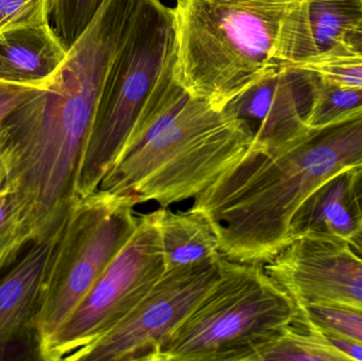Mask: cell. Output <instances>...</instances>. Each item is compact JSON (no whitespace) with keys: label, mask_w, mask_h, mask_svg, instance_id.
<instances>
[{"label":"cell","mask_w":362,"mask_h":361,"mask_svg":"<svg viewBox=\"0 0 362 361\" xmlns=\"http://www.w3.org/2000/svg\"><path fill=\"white\" fill-rule=\"evenodd\" d=\"M138 2L104 0L53 82L0 121L6 184L40 237L57 232L81 199L78 180L98 104Z\"/></svg>","instance_id":"6da1fadb"},{"label":"cell","mask_w":362,"mask_h":361,"mask_svg":"<svg viewBox=\"0 0 362 361\" xmlns=\"http://www.w3.org/2000/svg\"><path fill=\"white\" fill-rule=\"evenodd\" d=\"M362 167V107L308 127L276 150H249L194 199L189 209L210 223L223 258L265 265L291 244V220L323 182Z\"/></svg>","instance_id":"7a4b0ae2"},{"label":"cell","mask_w":362,"mask_h":361,"mask_svg":"<svg viewBox=\"0 0 362 361\" xmlns=\"http://www.w3.org/2000/svg\"><path fill=\"white\" fill-rule=\"evenodd\" d=\"M300 0H176V74L221 110L278 65L281 25Z\"/></svg>","instance_id":"3957f363"},{"label":"cell","mask_w":362,"mask_h":361,"mask_svg":"<svg viewBox=\"0 0 362 361\" xmlns=\"http://www.w3.org/2000/svg\"><path fill=\"white\" fill-rule=\"evenodd\" d=\"M255 136L229 110L189 97L133 154L115 163L99 189L160 208L195 199L249 150Z\"/></svg>","instance_id":"277c9868"},{"label":"cell","mask_w":362,"mask_h":361,"mask_svg":"<svg viewBox=\"0 0 362 361\" xmlns=\"http://www.w3.org/2000/svg\"><path fill=\"white\" fill-rule=\"evenodd\" d=\"M297 305L264 268L221 259V276L163 343L156 361H251Z\"/></svg>","instance_id":"5b68a950"},{"label":"cell","mask_w":362,"mask_h":361,"mask_svg":"<svg viewBox=\"0 0 362 361\" xmlns=\"http://www.w3.org/2000/svg\"><path fill=\"white\" fill-rule=\"evenodd\" d=\"M174 48L173 8L161 0H139L98 104L78 180L80 199L95 192L118 160Z\"/></svg>","instance_id":"8992f818"},{"label":"cell","mask_w":362,"mask_h":361,"mask_svg":"<svg viewBox=\"0 0 362 361\" xmlns=\"http://www.w3.org/2000/svg\"><path fill=\"white\" fill-rule=\"evenodd\" d=\"M133 197L98 189L81 199L62 228L42 284L35 329L42 345L63 326L139 224Z\"/></svg>","instance_id":"52a82bcc"},{"label":"cell","mask_w":362,"mask_h":361,"mask_svg":"<svg viewBox=\"0 0 362 361\" xmlns=\"http://www.w3.org/2000/svg\"><path fill=\"white\" fill-rule=\"evenodd\" d=\"M155 211L140 215L127 245L117 254L63 326L42 345L40 360H67L107 334L165 273Z\"/></svg>","instance_id":"ba28073f"},{"label":"cell","mask_w":362,"mask_h":361,"mask_svg":"<svg viewBox=\"0 0 362 361\" xmlns=\"http://www.w3.org/2000/svg\"><path fill=\"white\" fill-rule=\"evenodd\" d=\"M223 256L170 269L107 334L70 361H156L163 343L221 276Z\"/></svg>","instance_id":"9c48e42d"},{"label":"cell","mask_w":362,"mask_h":361,"mask_svg":"<svg viewBox=\"0 0 362 361\" xmlns=\"http://www.w3.org/2000/svg\"><path fill=\"white\" fill-rule=\"evenodd\" d=\"M264 268L296 305L331 303L362 311V258L346 242L305 235Z\"/></svg>","instance_id":"30bf717a"},{"label":"cell","mask_w":362,"mask_h":361,"mask_svg":"<svg viewBox=\"0 0 362 361\" xmlns=\"http://www.w3.org/2000/svg\"><path fill=\"white\" fill-rule=\"evenodd\" d=\"M319 76L295 66H274L225 110L246 121L257 150H276L302 135L314 102Z\"/></svg>","instance_id":"8fae6325"},{"label":"cell","mask_w":362,"mask_h":361,"mask_svg":"<svg viewBox=\"0 0 362 361\" xmlns=\"http://www.w3.org/2000/svg\"><path fill=\"white\" fill-rule=\"evenodd\" d=\"M361 25L362 0H300L281 25L276 63L297 65L329 52Z\"/></svg>","instance_id":"7c38bea8"},{"label":"cell","mask_w":362,"mask_h":361,"mask_svg":"<svg viewBox=\"0 0 362 361\" xmlns=\"http://www.w3.org/2000/svg\"><path fill=\"white\" fill-rule=\"evenodd\" d=\"M59 232L34 242L0 275V349L19 339L37 337L34 324L45 276Z\"/></svg>","instance_id":"4fadbf2b"},{"label":"cell","mask_w":362,"mask_h":361,"mask_svg":"<svg viewBox=\"0 0 362 361\" xmlns=\"http://www.w3.org/2000/svg\"><path fill=\"white\" fill-rule=\"evenodd\" d=\"M359 167L335 174L304 199L291 220V244L305 235L350 244L362 216L355 192Z\"/></svg>","instance_id":"5bb4252c"},{"label":"cell","mask_w":362,"mask_h":361,"mask_svg":"<svg viewBox=\"0 0 362 361\" xmlns=\"http://www.w3.org/2000/svg\"><path fill=\"white\" fill-rule=\"evenodd\" d=\"M68 47L50 23L0 34V82L46 89L67 59Z\"/></svg>","instance_id":"9a60e30c"},{"label":"cell","mask_w":362,"mask_h":361,"mask_svg":"<svg viewBox=\"0 0 362 361\" xmlns=\"http://www.w3.org/2000/svg\"><path fill=\"white\" fill-rule=\"evenodd\" d=\"M155 214L167 271L221 256L216 235L199 212L191 209L175 212L160 208Z\"/></svg>","instance_id":"2e32d148"},{"label":"cell","mask_w":362,"mask_h":361,"mask_svg":"<svg viewBox=\"0 0 362 361\" xmlns=\"http://www.w3.org/2000/svg\"><path fill=\"white\" fill-rule=\"evenodd\" d=\"M350 361L313 329L291 326L264 343L251 361Z\"/></svg>","instance_id":"e0dca14e"},{"label":"cell","mask_w":362,"mask_h":361,"mask_svg":"<svg viewBox=\"0 0 362 361\" xmlns=\"http://www.w3.org/2000/svg\"><path fill=\"white\" fill-rule=\"evenodd\" d=\"M38 241L25 206L8 186L0 190V275Z\"/></svg>","instance_id":"ac0fdd59"},{"label":"cell","mask_w":362,"mask_h":361,"mask_svg":"<svg viewBox=\"0 0 362 361\" xmlns=\"http://www.w3.org/2000/svg\"><path fill=\"white\" fill-rule=\"evenodd\" d=\"M295 326L333 333L362 343V311L341 304L297 305Z\"/></svg>","instance_id":"d6986e66"},{"label":"cell","mask_w":362,"mask_h":361,"mask_svg":"<svg viewBox=\"0 0 362 361\" xmlns=\"http://www.w3.org/2000/svg\"><path fill=\"white\" fill-rule=\"evenodd\" d=\"M361 107L362 88L341 86L319 76L308 126H323Z\"/></svg>","instance_id":"ffe728a7"},{"label":"cell","mask_w":362,"mask_h":361,"mask_svg":"<svg viewBox=\"0 0 362 361\" xmlns=\"http://www.w3.org/2000/svg\"><path fill=\"white\" fill-rule=\"evenodd\" d=\"M293 66L310 70L321 78L341 86L362 88V54L344 45Z\"/></svg>","instance_id":"44dd1931"},{"label":"cell","mask_w":362,"mask_h":361,"mask_svg":"<svg viewBox=\"0 0 362 361\" xmlns=\"http://www.w3.org/2000/svg\"><path fill=\"white\" fill-rule=\"evenodd\" d=\"M104 0H52L51 18L68 49L80 37Z\"/></svg>","instance_id":"7402d4cb"},{"label":"cell","mask_w":362,"mask_h":361,"mask_svg":"<svg viewBox=\"0 0 362 361\" xmlns=\"http://www.w3.org/2000/svg\"><path fill=\"white\" fill-rule=\"evenodd\" d=\"M52 0H0V34L50 23Z\"/></svg>","instance_id":"603a6c76"},{"label":"cell","mask_w":362,"mask_h":361,"mask_svg":"<svg viewBox=\"0 0 362 361\" xmlns=\"http://www.w3.org/2000/svg\"><path fill=\"white\" fill-rule=\"evenodd\" d=\"M38 89L0 82V121Z\"/></svg>","instance_id":"cb8c5ba5"},{"label":"cell","mask_w":362,"mask_h":361,"mask_svg":"<svg viewBox=\"0 0 362 361\" xmlns=\"http://www.w3.org/2000/svg\"><path fill=\"white\" fill-rule=\"evenodd\" d=\"M313 330H315V329H313ZM315 331L320 333L334 348H336L338 351L341 352L344 356H346L349 360L362 361V343H359V341L341 336V335L333 334V333L321 332V331L318 330Z\"/></svg>","instance_id":"d4e9b609"},{"label":"cell","mask_w":362,"mask_h":361,"mask_svg":"<svg viewBox=\"0 0 362 361\" xmlns=\"http://www.w3.org/2000/svg\"><path fill=\"white\" fill-rule=\"evenodd\" d=\"M342 45L355 52L362 54V25L356 29L346 32L342 40Z\"/></svg>","instance_id":"484cf974"},{"label":"cell","mask_w":362,"mask_h":361,"mask_svg":"<svg viewBox=\"0 0 362 361\" xmlns=\"http://www.w3.org/2000/svg\"><path fill=\"white\" fill-rule=\"evenodd\" d=\"M350 246L353 248V250L362 258V216L361 223H359L358 229H357L354 237L351 239Z\"/></svg>","instance_id":"4316f807"},{"label":"cell","mask_w":362,"mask_h":361,"mask_svg":"<svg viewBox=\"0 0 362 361\" xmlns=\"http://www.w3.org/2000/svg\"><path fill=\"white\" fill-rule=\"evenodd\" d=\"M355 192H356L357 201L362 212V167L357 172L356 182H355Z\"/></svg>","instance_id":"83f0119b"},{"label":"cell","mask_w":362,"mask_h":361,"mask_svg":"<svg viewBox=\"0 0 362 361\" xmlns=\"http://www.w3.org/2000/svg\"><path fill=\"white\" fill-rule=\"evenodd\" d=\"M8 179V169H6V161L0 154V190L6 186Z\"/></svg>","instance_id":"f1b7e54d"}]
</instances>
